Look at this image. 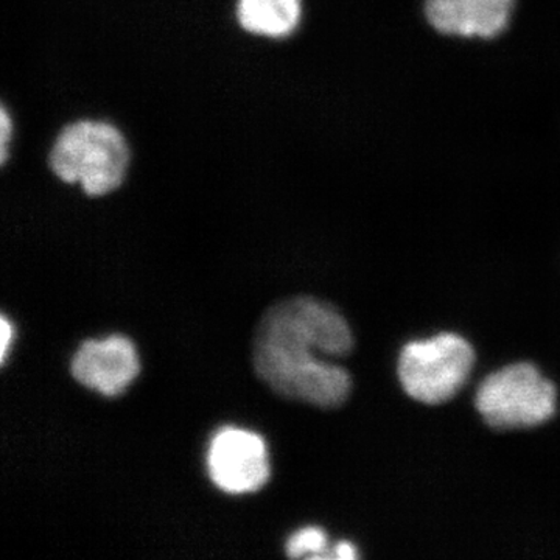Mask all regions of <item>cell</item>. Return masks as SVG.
Here are the masks:
<instances>
[{
    "label": "cell",
    "mask_w": 560,
    "mask_h": 560,
    "mask_svg": "<svg viewBox=\"0 0 560 560\" xmlns=\"http://www.w3.org/2000/svg\"><path fill=\"white\" fill-rule=\"evenodd\" d=\"M474 349L458 335L441 334L405 346L399 360V378L411 399L425 405L452 400L469 378Z\"/></svg>",
    "instance_id": "cell-4"
},
{
    "label": "cell",
    "mask_w": 560,
    "mask_h": 560,
    "mask_svg": "<svg viewBox=\"0 0 560 560\" xmlns=\"http://www.w3.org/2000/svg\"><path fill=\"white\" fill-rule=\"evenodd\" d=\"M0 327H2V350L0 352H2V363H5L7 350H9L11 337H13V327L10 326L5 316H2Z\"/></svg>",
    "instance_id": "cell-12"
},
{
    "label": "cell",
    "mask_w": 560,
    "mask_h": 560,
    "mask_svg": "<svg viewBox=\"0 0 560 560\" xmlns=\"http://www.w3.org/2000/svg\"><path fill=\"white\" fill-rule=\"evenodd\" d=\"M334 558L341 560H353L359 558V555H357L355 547H353L352 544H349V541H340V544L335 547Z\"/></svg>",
    "instance_id": "cell-10"
},
{
    "label": "cell",
    "mask_w": 560,
    "mask_h": 560,
    "mask_svg": "<svg viewBox=\"0 0 560 560\" xmlns=\"http://www.w3.org/2000/svg\"><path fill=\"white\" fill-rule=\"evenodd\" d=\"M2 125H0V130H2V164H5L7 161V142H9L10 139V132H11V125H10V117L9 114H7V109H2Z\"/></svg>",
    "instance_id": "cell-11"
},
{
    "label": "cell",
    "mask_w": 560,
    "mask_h": 560,
    "mask_svg": "<svg viewBox=\"0 0 560 560\" xmlns=\"http://www.w3.org/2000/svg\"><path fill=\"white\" fill-rule=\"evenodd\" d=\"M555 385L529 363L511 364L493 372L477 393V410L495 430L540 425L556 412Z\"/></svg>",
    "instance_id": "cell-3"
},
{
    "label": "cell",
    "mask_w": 560,
    "mask_h": 560,
    "mask_svg": "<svg viewBox=\"0 0 560 560\" xmlns=\"http://www.w3.org/2000/svg\"><path fill=\"white\" fill-rule=\"evenodd\" d=\"M327 536L318 526H307V528L298 530L290 540L287 541V555L291 559H334L327 555Z\"/></svg>",
    "instance_id": "cell-9"
},
{
    "label": "cell",
    "mask_w": 560,
    "mask_h": 560,
    "mask_svg": "<svg viewBox=\"0 0 560 560\" xmlns=\"http://www.w3.org/2000/svg\"><path fill=\"white\" fill-rule=\"evenodd\" d=\"M349 324L337 308L315 298L272 305L254 331L257 377L283 399L337 408L350 393V375L331 363L352 350Z\"/></svg>",
    "instance_id": "cell-1"
},
{
    "label": "cell",
    "mask_w": 560,
    "mask_h": 560,
    "mask_svg": "<svg viewBox=\"0 0 560 560\" xmlns=\"http://www.w3.org/2000/svg\"><path fill=\"white\" fill-rule=\"evenodd\" d=\"M70 374L86 388L106 397H117L138 377V352L135 345L121 335H113L105 340H88L73 355Z\"/></svg>",
    "instance_id": "cell-6"
},
{
    "label": "cell",
    "mask_w": 560,
    "mask_h": 560,
    "mask_svg": "<svg viewBox=\"0 0 560 560\" xmlns=\"http://www.w3.org/2000/svg\"><path fill=\"white\" fill-rule=\"evenodd\" d=\"M130 151L116 128L101 121H77L58 136L50 168L65 183H80L84 194L102 197L120 186Z\"/></svg>",
    "instance_id": "cell-2"
},
{
    "label": "cell",
    "mask_w": 560,
    "mask_h": 560,
    "mask_svg": "<svg viewBox=\"0 0 560 560\" xmlns=\"http://www.w3.org/2000/svg\"><path fill=\"white\" fill-rule=\"evenodd\" d=\"M514 0H427V20L444 35L492 38L506 28Z\"/></svg>",
    "instance_id": "cell-7"
},
{
    "label": "cell",
    "mask_w": 560,
    "mask_h": 560,
    "mask_svg": "<svg viewBox=\"0 0 560 560\" xmlns=\"http://www.w3.org/2000/svg\"><path fill=\"white\" fill-rule=\"evenodd\" d=\"M300 18V0H241L238 3L242 27L256 35L282 38L298 27Z\"/></svg>",
    "instance_id": "cell-8"
},
{
    "label": "cell",
    "mask_w": 560,
    "mask_h": 560,
    "mask_svg": "<svg viewBox=\"0 0 560 560\" xmlns=\"http://www.w3.org/2000/svg\"><path fill=\"white\" fill-rule=\"evenodd\" d=\"M210 480L226 493H249L270 478L267 445L259 434L226 427L210 442Z\"/></svg>",
    "instance_id": "cell-5"
}]
</instances>
